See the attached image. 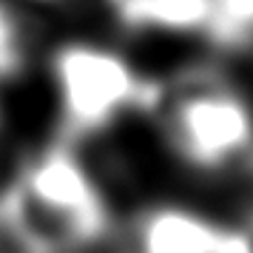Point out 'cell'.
I'll return each instance as SVG.
<instances>
[{"label": "cell", "mask_w": 253, "mask_h": 253, "mask_svg": "<svg viewBox=\"0 0 253 253\" xmlns=\"http://www.w3.org/2000/svg\"><path fill=\"white\" fill-rule=\"evenodd\" d=\"M0 211L35 253H91L114 233L100 173L63 137L20 160L0 188Z\"/></svg>", "instance_id": "1"}, {"label": "cell", "mask_w": 253, "mask_h": 253, "mask_svg": "<svg viewBox=\"0 0 253 253\" xmlns=\"http://www.w3.org/2000/svg\"><path fill=\"white\" fill-rule=\"evenodd\" d=\"M37 6H63V3H69V0H32Z\"/></svg>", "instance_id": "8"}, {"label": "cell", "mask_w": 253, "mask_h": 253, "mask_svg": "<svg viewBox=\"0 0 253 253\" xmlns=\"http://www.w3.org/2000/svg\"><path fill=\"white\" fill-rule=\"evenodd\" d=\"M3 120H6V111H3V103H0V139H3Z\"/></svg>", "instance_id": "9"}, {"label": "cell", "mask_w": 253, "mask_h": 253, "mask_svg": "<svg viewBox=\"0 0 253 253\" xmlns=\"http://www.w3.org/2000/svg\"><path fill=\"white\" fill-rule=\"evenodd\" d=\"M120 253H253V233L179 202H154L128 219Z\"/></svg>", "instance_id": "4"}, {"label": "cell", "mask_w": 253, "mask_h": 253, "mask_svg": "<svg viewBox=\"0 0 253 253\" xmlns=\"http://www.w3.org/2000/svg\"><path fill=\"white\" fill-rule=\"evenodd\" d=\"M142 114L162 148L194 173H225L253 154V105L211 63L151 83Z\"/></svg>", "instance_id": "2"}, {"label": "cell", "mask_w": 253, "mask_h": 253, "mask_svg": "<svg viewBox=\"0 0 253 253\" xmlns=\"http://www.w3.org/2000/svg\"><path fill=\"white\" fill-rule=\"evenodd\" d=\"M48 85L60 137L77 145L142 114L151 91L137 60L94 37H69L51 48Z\"/></svg>", "instance_id": "3"}, {"label": "cell", "mask_w": 253, "mask_h": 253, "mask_svg": "<svg viewBox=\"0 0 253 253\" xmlns=\"http://www.w3.org/2000/svg\"><path fill=\"white\" fill-rule=\"evenodd\" d=\"M208 40L222 48L253 46V0H213Z\"/></svg>", "instance_id": "7"}, {"label": "cell", "mask_w": 253, "mask_h": 253, "mask_svg": "<svg viewBox=\"0 0 253 253\" xmlns=\"http://www.w3.org/2000/svg\"><path fill=\"white\" fill-rule=\"evenodd\" d=\"M29 29L12 0H0V85L23 74L29 66Z\"/></svg>", "instance_id": "6"}, {"label": "cell", "mask_w": 253, "mask_h": 253, "mask_svg": "<svg viewBox=\"0 0 253 253\" xmlns=\"http://www.w3.org/2000/svg\"><path fill=\"white\" fill-rule=\"evenodd\" d=\"M103 6L131 35L208 40L213 23V0H103Z\"/></svg>", "instance_id": "5"}]
</instances>
